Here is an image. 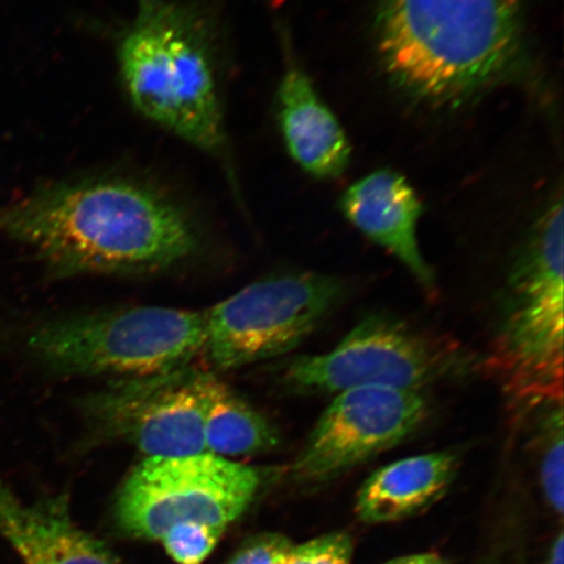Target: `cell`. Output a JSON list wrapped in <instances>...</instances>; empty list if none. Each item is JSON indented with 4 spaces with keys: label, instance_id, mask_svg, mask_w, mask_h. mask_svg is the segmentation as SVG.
Wrapping results in <instances>:
<instances>
[{
    "label": "cell",
    "instance_id": "cell-1",
    "mask_svg": "<svg viewBox=\"0 0 564 564\" xmlns=\"http://www.w3.org/2000/svg\"><path fill=\"white\" fill-rule=\"evenodd\" d=\"M0 235L56 279L171 270L199 251L188 212L151 183L91 176L47 183L0 207Z\"/></svg>",
    "mask_w": 564,
    "mask_h": 564
},
{
    "label": "cell",
    "instance_id": "cell-2",
    "mask_svg": "<svg viewBox=\"0 0 564 564\" xmlns=\"http://www.w3.org/2000/svg\"><path fill=\"white\" fill-rule=\"evenodd\" d=\"M376 26L388 76L432 105L490 88L523 46L520 0H380Z\"/></svg>",
    "mask_w": 564,
    "mask_h": 564
},
{
    "label": "cell",
    "instance_id": "cell-3",
    "mask_svg": "<svg viewBox=\"0 0 564 564\" xmlns=\"http://www.w3.org/2000/svg\"><path fill=\"white\" fill-rule=\"evenodd\" d=\"M119 77L140 116L229 166L207 21L178 0H138L117 45Z\"/></svg>",
    "mask_w": 564,
    "mask_h": 564
},
{
    "label": "cell",
    "instance_id": "cell-4",
    "mask_svg": "<svg viewBox=\"0 0 564 564\" xmlns=\"http://www.w3.org/2000/svg\"><path fill=\"white\" fill-rule=\"evenodd\" d=\"M206 340L207 313L140 306L56 317L35 328L26 347L61 376L122 380L185 368Z\"/></svg>",
    "mask_w": 564,
    "mask_h": 564
},
{
    "label": "cell",
    "instance_id": "cell-5",
    "mask_svg": "<svg viewBox=\"0 0 564 564\" xmlns=\"http://www.w3.org/2000/svg\"><path fill=\"white\" fill-rule=\"evenodd\" d=\"M563 199L549 204L514 264L494 366L518 398L563 400Z\"/></svg>",
    "mask_w": 564,
    "mask_h": 564
},
{
    "label": "cell",
    "instance_id": "cell-6",
    "mask_svg": "<svg viewBox=\"0 0 564 564\" xmlns=\"http://www.w3.org/2000/svg\"><path fill=\"white\" fill-rule=\"evenodd\" d=\"M469 366L458 345L371 315L333 350L289 359L279 372L282 387L300 394H338L356 388L421 391L457 377Z\"/></svg>",
    "mask_w": 564,
    "mask_h": 564
},
{
    "label": "cell",
    "instance_id": "cell-7",
    "mask_svg": "<svg viewBox=\"0 0 564 564\" xmlns=\"http://www.w3.org/2000/svg\"><path fill=\"white\" fill-rule=\"evenodd\" d=\"M262 484L257 468L208 453L147 457L119 490L118 524L133 538L159 541L183 523L227 528L249 509Z\"/></svg>",
    "mask_w": 564,
    "mask_h": 564
},
{
    "label": "cell",
    "instance_id": "cell-8",
    "mask_svg": "<svg viewBox=\"0 0 564 564\" xmlns=\"http://www.w3.org/2000/svg\"><path fill=\"white\" fill-rule=\"evenodd\" d=\"M347 293V282L323 273L253 282L209 310L204 352L218 370L285 355L314 334Z\"/></svg>",
    "mask_w": 564,
    "mask_h": 564
},
{
    "label": "cell",
    "instance_id": "cell-9",
    "mask_svg": "<svg viewBox=\"0 0 564 564\" xmlns=\"http://www.w3.org/2000/svg\"><path fill=\"white\" fill-rule=\"evenodd\" d=\"M203 371L185 368L115 380L83 401L97 438L122 441L147 457L207 453L203 433Z\"/></svg>",
    "mask_w": 564,
    "mask_h": 564
},
{
    "label": "cell",
    "instance_id": "cell-10",
    "mask_svg": "<svg viewBox=\"0 0 564 564\" xmlns=\"http://www.w3.org/2000/svg\"><path fill=\"white\" fill-rule=\"evenodd\" d=\"M429 412L421 391L356 388L338 393L295 458L293 478L306 485L333 481L411 438Z\"/></svg>",
    "mask_w": 564,
    "mask_h": 564
},
{
    "label": "cell",
    "instance_id": "cell-11",
    "mask_svg": "<svg viewBox=\"0 0 564 564\" xmlns=\"http://www.w3.org/2000/svg\"><path fill=\"white\" fill-rule=\"evenodd\" d=\"M340 209L347 220L372 242L391 252L422 286H435L434 272L422 256L419 223L422 203L404 175L378 171L352 183Z\"/></svg>",
    "mask_w": 564,
    "mask_h": 564
},
{
    "label": "cell",
    "instance_id": "cell-12",
    "mask_svg": "<svg viewBox=\"0 0 564 564\" xmlns=\"http://www.w3.org/2000/svg\"><path fill=\"white\" fill-rule=\"evenodd\" d=\"M276 105L286 151L303 172L333 180L347 171L351 160L347 133L292 56L279 84Z\"/></svg>",
    "mask_w": 564,
    "mask_h": 564
},
{
    "label": "cell",
    "instance_id": "cell-13",
    "mask_svg": "<svg viewBox=\"0 0 564 564\" xmlns=\"http://www.w3.org/2000/svg\"><path fill=\"white\" fill-rule=\"evenodd\" d=\"M0 533L24 564H121L70 520L65 498L26 505L0 478Z\"/></svg>",
    "mask_w": 564,
    "mask_h": 564
},
{
    "label": "cell",
    "instance_id": "cell-14",
    "mask_svg": "<svg viewBox=\"0 0 564 564\" xmlns=\"http://www.w3.org/2000/svg\"><path fill=\"white\" fill-rule=\"evenodd\" d=\"M460 457L451 451L401 458L366 479L356 512L366 524H388L429 509L447 492Z\"/></svg>",
    "mask_w": 564,
    "mask_h": 564
},
{
    "label": "cell",
    "instance_id": "cell-15",
    "mask_svg": "<svg viewBox=\"0 0 564 564\" xmlns=\"http://www.w3.org/2000/svg\"><path fill=\"white\" fill-rule=\"evenodd\" d=\"M202 397L208 454L227 458L263 454L279 446L273 423L214 373H202Z\"/></svg>",
    "mask_w": 564,
    "mask_h": 564
},
{
    "label": "cell",
    "instance_id": "cell-16",
    "mask_svg": "<svg viewBox=\"0 0 564 564\" xmlns=\"http://www.w3.org/2000/svg\"><path fill=\"white\" fill-rule=\"evenodd\" d=\"M563 400L552 401L540 422V481L550 509H564Z\"/></svg>",
    "mask_w": 564,
    "mask_h": 564
},
{
    "label": "cell",
    "instance_id": "cell-17",
    "mask_svg": "<svg viewBox=\"0 0 564 564\" xmlns=\"http://www.w3.org/2000/svg\"><path fill=\"white\" fill-rule=\"evenodd\" d=\"M224 531L223 527L183 523L169 529L160 541L176 563L202 564L208 558Z\"/></svg>",
    "mask_w": 564,
    "mask_h": 564
},
{
    "label": "cell",
    "instance_id": "cell-18",
    "mask_svg": "<svg viewBox=\"0 0 564 564\" xmlns=\"http://www.w3.org/2000/svg\"><path fill=\"white\" fill-rule=\"evenodd\" d=\"M355 544L347 532L319 535L305 544L293 545L286 564H351Z\"/></svg>",
    "mask_w": 564,
    "mask_h": 564
},
{
    "label": "cell",
    "instance_id": "cell-19",
    "mask_svg": "<svg viewBox=\"0 0 564 564\" xmlns=\"http://www.w3.org/2000/svg\"><path fill=\"white\" fill-rule=\"evenodd\" d=\"M292 541L278 533L259 534L232 556L228 564H286Z\"/></svg>",
    "mask_w": 564,
    "mask_h": 564
},
{
    "label": "cell",
    "instance_id": "cell-20",
    "mask_svg": "<svg viewBox=\"0 0 564 564\" xmlns=\"http://www.w3.org/2000/svg\"><path fill=\"white\" fill-rule=\"evenodd\" d=\"M384 564H448L442 555L435 553H422L400 556V558L387 562Z\"/></svg>",
    "mask_w": 564,
    "mask_h": 564
},
{
    "label": "cell",
    "instance_id": "cell-21",
    "mask_svg": "<svg viewBox=\"0 0 564 564\" xmlns=\"http://www.w3.org/2000/svg\"><path fill=\"white\" fill-rule=\"evenodd\" d=\"M547 564H564V534L562 531L550 547Z\"/></svg>",
    "mask_w": 564,
    "mask_h": 564
}]
</instances>
